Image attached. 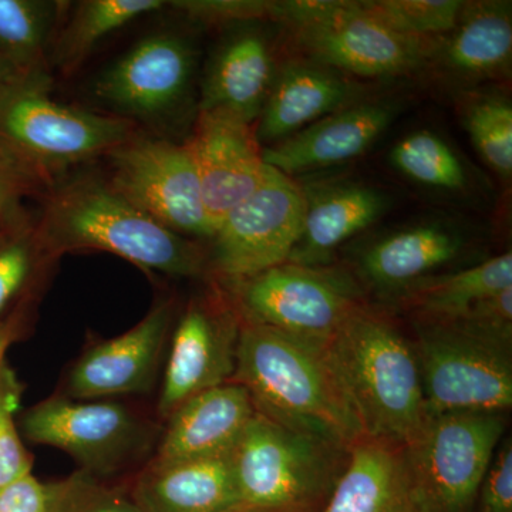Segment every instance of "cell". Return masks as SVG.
Masks as SVG:
<instances>
[{
    "mask_svg": "<svg viewBox=\"0 0 512 512\" xmlns=\"http://www.w3.org/2000/svg\"><path fill=\"white\" fill-rule=\"evenodd\" d=\"M167 5L204 25H249L281 16V2L271 0H174Z\"/></svg>",
    "mask_w": 512,
    "mask_h": 512,
    "instance_id": "34",
    "label": "cell"
},
{
    "mask_svg": "<svg viewBox=\"0 0 512 512\" xmlns=\"http://www.w3.org/2000/svg\"><path fill=\"white\" fill-rule=\"evenodd\" d=\"M205 210L214 231L261 184L265 161L252 124L224 113L198 111L190 140Z\"/></svg>",
    "mask_w": 512,
    "mask_h": 512,
    "instance_id": "15",
    "label": "cell"
},
{
    "mask_svg": "<svg viewBox=\"0 0 512 512\" xmlns=\"http://www.w3.org/2000/svg\"><path fill=\"white\" fill-rule=\"evenodd\" d=\"M143 512H228L244 507L227 456L151 464L134 490Z\"/></svg>",
    "mask_w": 512,
    "mask_h": 512,
    "instance_id": "22",
    "label": "cell"
},
{
    "mask_svg": "<svg viewBox=\"0 0 512 512\" xmlns=\"http://www.w3.org/2000/svg\"><path fill=\"white\" fill-rule=\"evenodd\" d=\"M43 261L50 259L40 248L33 225L0 242V313L28 286Z\"/></svg>",
    "mask_w": 512,
    "mask_h": 512,
    "instance_id": "33",
    "label": "cell"
},
{
    "mask_svg": "<svg viewBox=\"0 0 512 512\" xmlns=\"http://www.w3.org/2000/svg\"><path fill=\"white\" fill-rule=\"evenodd\" d=\"M228 512H305V511H286V510H264V508L239 507L237 510Z\"/></svg>",
    "mask_w": 512,
    "mask_h": 512,
    "instance_id": "42",
    "label": "cell"
},
{
    "mask_svg": "<svg viewBox=\"0 0 512 512\" xmlns=\"http://www.w3.org/2000/svg\"><path fill=\"white\" fill-rule=\"evenodd\" d=\"M352 86L323 64L292 63L276 74L255 136L261 146H274L333 111L345 107Z\"/></svg>",
    "mask_w": 512,
    "mask_h": 512,
    "instance_id": "21",
    "label": "cell"
},
{
    "mask_svg": "<svg viewBox=\"0 0 512 512\" xmlns=\"http://www.w3.org/2000/svg\"><path fill=\"white\" fill-rule=\"evenodd\" d=\"M393 107L363 103L328 114L274 146L262 148L269 167L293 175L312 173L362 156L393 121Z\"/></svg>",
    "mask_w": 512,
    "mask_h": 512,
    "instance_id": "17",
    "label": "cell"
},
{
    "mask_svg": "<svg viewBox=\"0 0 512 512\" xmlns=\"http://www.w3.org/2000/svg\"><path fill=\"white\" fill-rule=\"evenodd\" d=\"M275 64L264 33L249 28L232 33L218 47L202 82L200 111H224L248 124L259 119Z\"/></svg>",
    "mask_w": 512,
    "mask_h": 512,
    "instance_id": "19",
    "label": "cell"
},
{
    "mask_svg": "<svg viewBox=\"0 0 512 512\" xmlns=\"http://www.w3.org/2000/svg\"><path fill=\"white\" fill-rule=\"evenodd\" d=\"M171 320L173 305L160 303L133 329L87 350L70 372L69 396L90 400L148 392L156 382Z\"/></svg>",
    "mask_w": 512,
    "mask_h": 512,
    "instance_id": "16",
    "label": "cell"
},
{
    "mask_svg": "<svg viewBox=\"0 0 512 512\" xmlns=\"http://www.w3.org/2000/svg\"><path fill=\"white\" fill-rule=\"evenodd\" d=\"M19 399V383L8 367H5L0 376V488L32 470V460L23 447L13 420Z\"/></svg>",
    "mask_w": 512,
    "mask_h": 512,
    "instance_id": "35",
    "label": "cell"
},
{
    "mask_svg": "<svg viewBox=\"0 0 512 512\" xmlns=\"http://www.w3.org/2000/svg\"><path fill=\"white\" fill-rule=\"evenodd\" d=\"M241 316L221 303L194 301L178 320L158 412L171 416L205 390L232 382Z\"/></svg>",
    "mask_w": 512,
    "mask_h": 512,
    "instance_id": "13",
    "label": "cell"
},
{
    "mask_svg": "<svg viewBox=\"0 0 512 512\" xmlns=\"http://www.w3.org/2000/svg\"><path fill=\"white\" fill-rule=\"evenodd\" d=\"M52 185L0 143V234H16L33 225L26 208L30 198H43Z\"/></svg>",
    "mask_w": 512,
    "mask_h": 512,
    "instance_id": "32",
    "label": "cell"
},
{
    "mask_svg": "<svg viewBox=\"0 0 512 512\" xmlns=\"http://www.w3.org/2000/svg\"><path fill=\"white\" fill-rule=\"evenodd\" d=\"M446 322L474 335L512 346V288L481 299L457 318Z\"/></svg>",
    "mask_w": 512,
    "mask_h": 512,
    "instance_id": "36",
    "label": "cell"
},
{
    "mask_svg": "<svg viewBox=\"0 0 512 512\" xmlns=\"http://www.w3.org/2000/svg\"><path fill=\"white\" fill-rule=\"evenodd\" d=\"M511 55V2L464 5L443 49L447 69L467 79H484L504 72Z\"/></svg>",
    "mask_w": 512,
    "mask_h": 512,
    "instance_id": "25",
    "label": "cell"
},
{
    "mask_svg": "<svg viewBox=\"0 0 512 512\" xmlns=\"http://www.w3.org/2000/svg\"><path fill=\"white\" fill-rule=\"evenodd\" d=\"M84 487L86 484L73 481L62 512H143L134 500H127L120 495H90L84 493Z\"/></svg>",
    "mask_w": 512,
    "mask_h": 512,
    "instance_id": "39",
    "label": "cell"
},
{
    "mask_svg": "<svg viewBox=\"0 0 512 512\" xmlns=\"http://www.w3.org/2000/svg\"><path fill=\"white\" fill-rule=\"evenodd\" d=\"M255 413L248 390L235 382L191 397L168 417L154 464L227 456Z\"/></svg>",
    "mask_w": 512,
    "mask_h": 512,
    "instance_id": "18",
    "label": "cell"
},
{
    "mask_svg": "<svg viewBox=\"0 0 512 512\" xmlns=\"http://www.w3.org/2000/svg\"><path fill=\"white\" fill-rule=\"evenodd\" d=\"M360 5L397 35L429 40L453 32L466 3L460 0H365Z\"/></svg>",
    "mask_w": 512,
    "mask_h": 512,
    "instance_id": "30",
    "label": "cell"
},
{
    "mask_svg": "<svg viewBox=\"0 0 512 512\" xmlns=\"http://www.w3.org/2000/svg\"><path fill=\"white\" fill-rule=\"evenodd\" d=\"M463 235L443 222H426L394 232L363 256V271L379 288L404 289L453 261Z\"/></svg>",
    "mask_w": 512,
    "mask_h": 512,
    "instance_id": "24",
    "label": "cell"
},
{
    "mask_svg": "<svg viewBox=\"0 0 512 512\" xmlns=\"http://www.w3.org/2000/svg\"><path fill=\"white\" fill-rule=\"evenodd\" d=\"M474 148L495 173L510 180L512 174V107L501 97L474 101L464 116Z\"/></svg>",
    "mask_w": 512,
    "mask_h": 512,
    "instance_id": "31",
    "label": "cell"
},
{
    "mask_svg": "<svg viewBox=\"0 0 512 512\" xmlns=\"http://www.w3.org/2000/svg\"><path fill=\"white\" fill-rule=\"evenodd\" d=\"M23 431L30 441L66 451L92 470H109L140 440V421L119 403L53 399L25 414Z\"/></svg>",
    "mask_w": 512,
    "mask_h": 512,
    "instance_id": "14",
    "label": "cell"
},
{
    "mask_svg": "<svg viewBox=\"0 0 512 512\" xmlns=\"http://www.w3.org/2000/svg\"><path fill=\"white\" fill-rule=\"evenodd\" d=\"M505 427L504 413L430 416L419 436L403 446L420 512H473Z\"/></svg>",
    "mask_w": 512,
    "mask_h": 512,
    "instance_id": "6",
    "label": "cell"
},
{
    "mask_svg": "<svg viewBox=\"0 0 512 512\" xmlns=\"http://www.w3.org/2000/svg\"><path fill=\"white\" fill-rule=\"evenodd\" d=\"M237 302L242 319L319 349L365 306L348 275L293 262L238 281Z\"/></svg>",
    "mask_w": 512,
    "mask_h": 512,
    "instance_id": "8",
    "label": "cell"
},
{
    "mask_svg": "<svg viewBox=\"0 0 512 512\" xmlns=\"http://www.w3.org/2000/svg\"><path fill=\"white\" fill-rule=\"evenodd\" d=\"M195 66L197 53L187 37L153 33L104 69L94 80L93 93L121 119L163 120L188 99Z\"/></svg>",
    "mask_w": 512,
    "mask_h": 512,
    "instance_id": "12",
    "label": "cell"
},
{
    "mask_svg": "<svg viewBox=\"0 0 512 512\" xmlns=\"http://www.w3.org/2000/svg\"><path fill=\"white\" fill-rule=\"evenodd\" d=\"M322 512H420L403 446L362 437Z\"/></svg>",
    "mask_w": 512,
    "mask_h": 512,
    "instance_id": "20",
    "label": "cell"
},
{
    "mask_svg": "<svg viewBox=\"0 0 512 512\" xmlns=\"http://www.w3.org/2000/svg\"><path fill=\"white\" fill-rule=\"evenodd\" d=\"M16 332H18V322L16 319H8L0 322V376L5 370V357L8 353L9 346L12 345L13 340L16 339Z\"/></svg>",
    "mask_w": 512,
    "mask_h": 512,
    "instance_id": "40",
    "label": "cell"
},
{
    "mask_svg": "<svg viewBox=\"0 0 512 512\" xmlns=\"http://www.w3.org/2000/svg\"><path fill=\"white\" fill-rule=\"evenodd\" d=\"M349 448L255 413L229 453L244 507L313 512L329 498Z\"/></svg>",
    "mask_w": 512,
    "mask_h": 512,
    "instance_id": "5",
    "label": "cell"
},
{
    "mask_svg": "<svg viewBox=\"0 0 512 512\" xmlns=\"http://www.w3.org/2000/svg\"><path fill=\"white\" fill-rule=\"evenodd\" d=\"M512 288V254L505 252L453 274L426 276L402 289V305L416 319L450 320L497 293Z\"/></svg>",
    "mask_w": 512,
    "mask_h": 512,
    "instance_id": "26",
    "label": "cell"
},
{
    "mask_svg": "<svg viewBox=\"0 0 512 512\" xmlns=\"http://www.w3.org/2000/svg\"><path fill=\"white\" fill-rule=\"evenodd\" d=\"M362 437L406 446L430 419L413 345L363 306L323 349Z\"/></svg>",
    "mask_w": 512,
    "mask_h": 512,
    "instance_id": "2",
    "label": "cell"
},
{
    "mask_svg": "<svg viewBox=\"0 0 512 512\" xmlns=\"http://www.w3.org/2000/svg\"><path fill=\"white\" fill-rule=\"evenodd\" d=\"M107 160V183L138 210L185 238L214 237L190 141L136 134Z\"/></svg>",
    "mask_w": 512,
    "mask_h": 512,
    "instance_id": "10",
    "label": "cell"
},
{
    "mask_svg": "<svg viewBox=\"0 0 512 512\" xmlns=\"http://www.w3.org/2000/svg\"><path fill=\"white\" fill-rule=\"evenodd\" d=\"M393 167L426 187L461 191L467 173L460 157L446 141L431 131L421 130L402 138L390 153Z\"/></svg>",
    "mask_w": 512,
    "mask_h": 512,
    "instance_id": "29",
    "label": "cell"
},
{
    "mask_svg": "<svg viewBox=\"0 0 512 512\" xmlns=\"http://www.w3.org/2000/svg\"><path fill=\"white\" fill-rule=\"evenodd\" d=\"M412 342L430 416L504 413L512 404V346L446 320H414Z\"/></svg>",
    "mask_w": 512,
    "mask_h": 512,
    "instance_id": "7",
    "label": "cell"
},
{
    "mask_svg": "<svg viewBox=\"0 0 512 512\" xmlns=\"http://www.w3.org/2000/svg\"><path fill=\"white\" fill-rule=\"evenodd\" d=\"M33 229L49 259L66 252H109L170 276L201 275L208 265L200 245L158 224L96 175L53 185Z\"/></svg>",
    "mask_w": 512,
    "mask_h": 512,
    "instance_id": "1",
    "label": "cell"
},
{
    "mask_svg": "<svg viewBox=\"0 0 512 512\" xmlns=\"http://www.w3.org/2000/svg\"><path fill=\"white\" fill-rule=\"evenodd\" d=\"M473 512H512V443L503 440L478 491Z\"/></svg>",
    "mask_w": 512,
    "mask_h": 512,
    "instance_id": "38",
    "label": "cell"
},
{
    "mask_svg": "<svg viewBox=\"0 0 512 512\" xmlns=\"http://www.w3.org/2000/svg\"><path fill=\"white\" fill-rule=\"evenodd\" d=\"M72 483L46 485L32 473L0 488V512H62Z\"/></svg>",
    "mask_w": 512,
    "mask_h": 512,
    "instance_id": "37",
    "label": "cell"
},
{
    "mask_svg": "<svg viewBox=\"0 0 512 512\" xmlns=\"http://www.w3.org/2000/svg\"><path fill=\"white\" fill-rule=\"evenodd\" d=\"M279 20L323 66L360 77L396 76L426 60L427 40L397 35L363 9L360 2H281Z\"/></svg>",
    "mask_w": 512,
    "mask_h": 512,
    "instance_id": "9",
    "label": "cell"
},
{
    "mask_svg": "<svg viewBox=\"0 0 512 512\" xmlns=\"http://www.w3.org/2000/svg\"><path fill=\"white\" fill-rule=\"evenodd\" d=\"M165 6L164 0H84L77 3L72 16L53 40L57 69L70 76L86 62L101 40Z\"/></svg>",
    "mask_w": 512,
    "mask_h": 512,
    "instance_id": "27",
    "label": "cell"
},
{
    "mask_svg": "<svg viewBox=\"0 0 512 512\" xmlns=\"http://www.w3.org/2000/svg\"><path fill=\"white\" fill-rule=\"evenodd\" d=\"M306 211L301 239L288 262L316 266L333 249L375 224L389 207L382 191L365 184L322 185L305 190Z\"/></svg>",
    "mask_w": 512,
    "mask_h": 512,
    "instance_id": "23",
    "label": "cell"
},
{
    "mask_svg": "<svg viewBox=\"0 0 512 512\" xmlns=\"http://www.w3.org/2000/svg\"><path fill=\"white\" fill-rule=\"evenodd\" d=\"M232 382L275 423L346 448L362 439L323 349L241 318Z\"/></svg>",
    "mask_w": 512,
    "mask_h": 512,
    "instance_id": "3",
    "label": "cell"
},
{
    "mask_svg": "<svg viewBox=\"0 0 512 512\" xmlns=\"http://www.w3.org/2000/svg\"><path fill=\"white\" fill-rule=\"evenodd\" d=\"M9 235H12V234H9ZM6 237H8V235L6 234H0V242L3 241V239H5Z\"/></svg>",
    "mask_w": 512,
    "mask_h": 512,
    "instance_id": "43",
    "label": "cell"
},
{
    "mask_svg": "<svg viewBox=\"0 0 512 512\" xmlns=\"http://www.w3.org/2000/svg\"><path fill=\"white\" fill-rule=\"evenodd\" d=\"M64 2L0 0V57L19 72L46 67Z\"/></svg>",
    "mask_w": 512,
    "mask_h": 512,
    "instance_id": "28",
    "label": "cell"
},
{
    "mask_svg": "<svg viewBox=\"0 0 512 512\" xmlns=\"http://www.w3.org/2000/svg\"><path fill=\"white\" fill-rule=\"evenodd\" d=\"M19 73L22 72H19V70L15 69L12 64L6 62V60H3L2 57H0V89H2L10 79H13V77Z\"/></svg>",
    "mask_w": 512,
    "mask_h": 512,
    "instance_id": "41",
    "label": "cell"
},
{
    "mask_svg": "<svg viewBox=\"0 0 512 512\" xmlns=\"http://www.w3.org/2000/svg\"><path fill=\"white\" fill-rule=\"evenodd\" d=\"M305 211L302 185L265 164L261 184L218 225L211 268L238 282L285 264L301 239Z\"/></svg>",
    "mask_w": 512,
    "mask_h": 512,
    "instance_id": "11",
    "label": "cell"
},
{
    "mask_svg": "<svg viewBox=\"0 0 512 512\" xmlns=\"http://www.w3.org/2000/svg\"><path fill=\"white\" fill-rule=\"evenodd\" d=\"M46 67L0 89V143L50 185L73 165L107 157L136 136L133 121L60 103Z\"/></svg>",
    "mask_w": 512,
    "mask_h": 512,
    "instance_id": "4",
    "label": "cell"
}]
</instances>
